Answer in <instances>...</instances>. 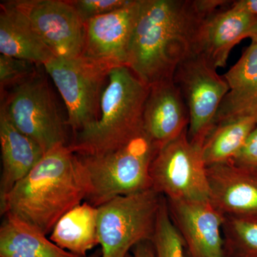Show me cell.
Instances as JSON below:
<instances>
[{
	"mask_svg": "<svg viewBox=\"0 0 257 257\" xmlns=\"http://www.w3.org/2000/svg\"><path fill=\"white\" fill-rule=\"evenodd\" d=\"M97 214V207L89 203L79 204L57 221L50 239L62 249L87 257V251L99 244Z\"/></svg>",
	"mask_w": 257,
	"mask_h": 257,
	"instance_id": "20",
	"label": "cell"
},
{
	"mask_svg": "<svg viewBox=\"0 0 257 257\" xmlns=\"http://www.w3.org/2000/svg\"><path fill=\"white\" fill-rule=\"evenodd\" d=\"M162 195L154 189L120 196L97 207L101 257H126L153 237Z\"/></svg>",
	"mask_w": 257,
	"mask_h": 257,
	"instance_id": "6",
	"label": "cell"
},
{
	"mask_svg": "<svg viewBox=\"0 0 257 257\" xmlns=\"http://www.w3.org/2000/svg\"><path fill=\"white\" fill-rule=\"evenodd\" d=\"M251 41H256L257 42V30L255 32L254 35H253V37L251 38Z\"/></svg>",
	"mask_w": 257,
	"mask_h": 257,
	"instance_id": "30",
	"label": "cell"
},
{
	"mask_svg": "<svg viewBox=\"0 0 257 257\" xmlns=\"http://www.w3.org/2000/svg\"><path fill=\"white\" fill-rule=\"evenodd\" d=\"M230 4L222 0H141L126 67L149 87L173 79L179 64L194 52L202 22Z\"/></svg>",
	"mask_w": 257,
	"mask_h": 257,
	"instance_id": "1",
	"label": "cell"
},
{
	"mask_svg": "<svg viewBox=\"0 0 257 257\" xmlns=\"http://www.w3.org/2000/svg\"><path fill=\"white\" fill-rule=\"evenodd\" d=\"M0 53L42 67L56 57L28 17L12 1L0 4Z\"/></svg>",
	"mask_w": 257,
	"mask_h": 257,
	"instance_id": "18",
	"label": "cell"
},
{
	"mask_svg": "<svg viewBox=\"0 0 257 257\" xmlns=\"http://www.w3.org/2000/svg\"><path fill=\"white\" fill-rule=\"evenodd\" d=\"M0 227V257H79L59 247L36 228L7 213Z\"/></svg>",
	"mask_w": 257,
	"mask_h": 257,
	"instance_id": "19",
	"label": "cell"
},
{
	"mask_svg": "<svg viewBox=\"0 0 257 257\" xmlns=\"http://www.w3.org/2000/svg\"><path fill=\"white\" fill-rule=\"evenodd\" d=\"M235 165L257 172V124L236 156L231 161Z\"/></svg>",
	"mask_w": 257,
	"mask_h": 257,
	"instance_id": "26",
	"label": "cell"
},
{
	"mask_svg": "<svg viewBox=\"0 0 257 257\" xmlns=\"http://www.w3.org/2000/svg\"><path fill=\"white\" fill-rule=\"evenodd\" d=\"M3 96L1 107L12 122L38 144L45 154L67 145V124L61 117L45 74L37 71Z\"/></svg>",
	"mask_w": 257,
	"mask_h": 257,
	"instance_id": "7",
	"label": "cell"
},
{
	"mask_svg": "<svg viewBox=\"0 0 257 257\" xmlns=\"http://www.w3.org/2000/svg\"><path fill=\"white\" fill-rule=\"evenodd\" d=\"M149 89L126 66L111 69L101 96L99 119L74 133L69 148L80 156L100 155L138 137L144 131Z\"/></svg>",
	"mask_w": 257,
	"mask_h": 257,
	"instance_id": "3",
	"label": "cell"
},
{
	"mask_svg": "<svg viewBox=\"0 0 257 257\" xmlns=\"http://www.w3.org/2000/svg\"><path fill=\"white\" fill-rule=\"evenodd\" d=\"M223 77L229 91L219 106L214 126L243 116L257 117L256 41H251L239 60Z\"/></svg>",
	"mask_w": 257,
	"mask_h": 257,
	"instance_id": "16",
	"label": "cell"
},
{
	"mask_svg": "<svg viewBox=\"0 0 257 257\" xmlns=\"http://www.w3.org/2000/svg\"><path fill=\"white\" fill-rule=\"evenodd\" d=\"M187 132L157 150L150 168L152 189L167 201L209 202L202 147L189 141Z\"/></svg>",
	"mask_w": 257,
	"mask_h": 257,
	"instance_id": "8",
	"label": "cell"
},
{
	"mask_svg": "<svg viewBox=\"0 0 257 257\" xmlns=\"http://www.w3.org/2000/svg\"><path fill=\"white\" fill-rule=\"evenodd\" d=\"M101 256H102V255H101V250H96L95 252L92 253V254L87 257H101Z\"/></svg>",
	"mask_w": 257,
	"mask_h": 257,
	"instance_id": "29",
	"label": "cell"
},
{
	"mask_svg": "<svg viewBox=\"0 0 257 257\" xmlns=\"http://www.w3.org/2000/svg\"><path fill=\"white\" fill-rule=\"evenodd\" d=\"M256 124V116H243L214 126L202 148L207 167L232 160Z\"/></svg>",
	"mask_w": 257,
	"mask_h": 257,
	"instance_id": "21",
	"label": "cell"
},
{
	"mask_svg": "<svg viewBox=\"0 0 257 257\" xmlns=\"http://www.w3.org/2000/svg\"><path fill=\"white\" fill-rule=\"evenodd\" d=\"M236 3L257 17V0H238Z\"/></svg>",
	"mask_w": 257,
	"mask_h": 257,
	"instance_id": "28",
	"label": "cell"
},
{
	"mask_svg": "<svg viewBox=\"0 0 257 257\" xmlns=\"http://www.w3.org/2000/svg\"><path fill=\"white\" fill-rule=\"evenodd\" d=\"M157 147L145 131L114 151L80 156L89 176L87 202L95 207L120 196L152 188L150 168Z\"/></svg>",
	"mask_w": 257,
	"mask_h": 257,
	"instance_id": "4",
	"label": "cell"
},
{
	"mask_svg": "<svg viewBox=\"0 0 257 257\" xmlns=\"http://www.w3.org/2000/svg\"><path fill=\"white\" fill-rule=\"evenodd\" d=\"M56 57L82 55L84 23L67 0H15Z\"/></svg>",
	"mask_w": 257,
	"mask_h": 257,
	"instance_id": "10",
	"label": "cell"
},
{
	"mask_svg": "<svg viewBox=\"0 0 257 257\" xmlns=\"http://www.w3.org/2000/svg\"><path fill=\"white\" fill-rule=\"evenodd\" d=\"M126 257H133V255L128 254V256Z\"/></svg>",
	"mask_w": 257,
	"mask_h": 257,
	"instance_id": "31",
	"label": "cell"
},
{
	"mask_svg": "<svg viewBox=\"0 0 257 257\" xmlns=\"http://www.w3.org/2000/svg\"><path fill=\"white\" fill-rule=\"evenodd\" d=\"M36 64L30 61L0 55V87L1 92L7 87L18 85L36 73Z\"/></svg>",
	"mask_w": 257,
	"mask_h": 257,
	"instance_id": "24",
	"label": "cell"
},
{
	"mask_svg": "<svg viewBox=\"0 0 257 257\" xmlns=\"http://www.w3.org/2000/svg\"><path fill=\"white\" fill-rule=\"evenodd\" d=\"M151 242L156 257H186L183 238L171 217L168 203L163 196Z\"/></svg>",
	"mask_w": 257,
	"mask_h": 257,
	"instance_id": "23",
	"label": "cell"
},
{
	"mask_svg": "<svg viewBox=\"0 0 257 257\" xmlns=\"http://www.w3.org/2000/svg\"><path fill=\"white\" fill-rule=\"evenodd\" d=\"M0 144L3 165L0 181L1 202L15 186L31 172L45 152L38 144L13 124L1 106Z\"/></svg>",
	"mask_w": 257,
	"mask_h": 257,
	"instance_id": "17",
	"label": "cell"
},
{
	"mask_svg": "<svg viewBox=\"0 0 257 257\" xmlns=\"http://www.w3.org/2000/svg\"><path fill=\"white\" fill-rule=\"evenodd\" d=\"M90 192L89 176L69 145L46 152L26 177L0 202L2 215L9 213L51 234L57 221L82 204Z\"/></svg>",
	"mask_w": 257,
	"mask_h": 257,
	"instance_id": "2",
	"label": "cell"
},
{
	"mask_svg": "<svg viewBox=\"0 0 257 257\" xmlns=\"http://www.w3.org/2000/svg\"><path fill=\"white\" fill-rule=\"evenodd\" d=\"M167 203L189 257H225L221 235L224 216L210 202Z\"/></svg>",
	"mask_w": 257,
	"mask_h": 257,
	"instance_id": "14",
	"label": "cell"
},
{
	"mask_svg": "<svg viewBox=\"0 0 257 257\" xmlns=\"http://www.w3.org/2000/svg\"><path fill=\"white\" fill-rule=\"evenodd\" d=\"M225 257H257V222L224 218Z\"/></svg>",
	"mask_w": 257,
	"mask_h": 257,
	"instance_id": "22",
	"label": "cell"
},
{
	"mask_svg": "<svg viewBox=\"0 0 257 257\" xmlns=\"http://www.w3.org/2000/svg\"><path fill=\"white\" fill-rule=\"evenodd\" d=\"M133 257H156L150 241H143L133 248Z\"/></svg>",
	"mask_w": 257,
	"mask_h": 257,
	"instance_id": "27",
	"label": "cell"
},
{
	"mask_svg": "<svg viewBox=\"0 0 257 257\" xmlns=\"http://www.w3.org/2000/svg\"><path fill=\"white\" fill-rule=\"evenodd\" d=\"M209 202L224 218L257 222V172L224 162L207 167Z\"/></svg>",
	"mask_w": 257,
	"mask_h": 257,
	"instance_id": "13",
	"label": "cell"
},
{
	"mask_svg": "<svg viewBox=\"0 0 257 257\" xmlns=\"http://www.w3.org/2000/svg\"><path fill=\"white\" fill-rule=\"evenodd\" d=\"M149 88L144 109L143 128L159 150L188 130L189 111L174 79Z\"/></svg>",
	"mask_w": 257,
	"mask_h": 257,
	"instance_id": "15",
	"label": "cell"
},
{
	"mask_svg": "<svg viewBox=\"0 0 257 257\" xmlns=\"http://www.w3.org/2000/svg\"><path fill=\"white\" fill-rule=\"evenodd\" d=\"M216 70L202 56L192 53L179 64L174 76L188 109L189 141L202 148L229 91L224 77Z\"/></svg>",
	"mask_w": 257,
	"mask_h": 257,
	"instance_id": "9",
	"label": "cell"
},
{
	"mask_svg": "<svg viewBox=\"0 0 257 257\" xmlns=\"http://www.w3.org/2000/svg\"><path fill=\"white\" fill-rule=\"evenodd\" d=\"M116 67L119 66L108 61L84 55L54 57L44 64L63 99L68 114L66 123L73 134L99 119L104 84L111 69Z\"/></svg>",
	"mask_w": 257,
	"mask_h": 257,
	"instance_id": "5",
	"label": "cell"
},
{
	"mask_svg": "<svg viewBox=\"0 0 257 257\" xmlns=\"http://www.w3.org/2000/svg\"><path fill=\"white\" fill-rule=\"evenodd\" d=\"M257 30V17L232 1L229 8L208 16L198 30L194 52L204 57L216 69L226 66L230 52Z\"/></svg>",
	"mask_w": 257,
	"mask_h": 257,
	"instance_id": "11",
	"label": "cell"
},
{
	"mask_svg": "<svg viewBox=\"0 0 257 257\" xmlns=\"http://www.w3.org/2000/svg\"><path fill=\"white\" fill-rule=\"evenodd\" d=\"M140 5L141 0H130L123 8L86 21L82 55L126 66Z\"/></svg>",
	"mask_w": 257,
	"mask_h": 257,
	"instance_id": "12",
	"label": "cell"
},
{
	"mask_svg": "<svg viewBox=\"0 0 257 257\" xmlns=\"http://www.w3.org/2000/svg\"><path fill=\"white\" fill-rule=\"evenodd\" d=\"M83 23L127 5L130 0H67Z\"/></svg>",
	"mask_w": 257,
	"mask_h": 257,
	"instance_id": "25",
	"label": "cell"
}]
</instances>
